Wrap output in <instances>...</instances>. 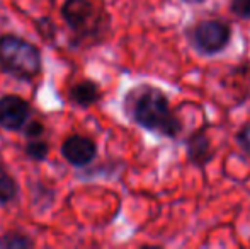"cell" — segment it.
Returning <instances> with one entry per match:
<instances>
[{"instance_id": "9c48e42d", "label": "cell", "mask_w": 250, "mask_h": 249, "mask_svg": "<svg viewBox=\"0 0 250 249\" xmlns=\"http://www.w3.org/2000/svg\"><path fill=\"white\" fill-rule=\"evenodd\" d=\"M34 239L22 230H7L0 236V249H31Z\"/></svg>"}, {"instance_id": "4fadbf2b", "label": "cell", "mask_w": 250, "mask_h": 249, "mask_svg": "<svg viewBox=\"0 0 250 249\" xmlns=\"http://www.w3.org/2000/svg\"><path fill=\"white\" fill-rule=\"evenodd\" d=\"M44 130H46V128H44V125L41 123V121L29 120L21 133H22V135L26 136L27 140H31V138H41V136L44 135Z\"/></svg>"}, {"instance_id": "8fae6325", "label": "cell", "mask_w": 250, "mask_h": 249, "mask_svg": "<svg viewBox=\"0 0 250 249\" xmlns=\"http://www.w3.org/2000/svg\"><path fill=\"white\" fill-rule=\"evenodd\" d=\"M189 154H191V159L198 164H204L209 159V143L204 138L203 135H198L191 140V145H189Z\"/></svg>"}, {"instance_id": "6da1fadb", "label": "cell", "mask_w": 250, "mask_h": 249, "mask_svg": "<svg viewBox=\"0 0 250 249\" xmlns=\"http://www.w3.org/2000/svg\"><path fill=\"white\" fill-rule=\"evenodd\" d=\"M125 108L128 116L136 125L150 132L175 136L181 128L177 118L170 113L167 96L155 87L142 86L129 91L125 97Z\"/></svg>"}, {"instance_id": "30bf717a", "label": "cell", "mask_w": 250, "mask_h": 249, "mask_svg": "<svg viewBox=\"0 0 250 249\" xmlns=\"http://www.w3.org/2000/svg\"><path fill=\"white\" fill-rule=\"evenodd\" d=\"M24 154H26L27 159L34 160V162H43V160L48 159L50 145L43 138H31L24 145Z\"/></svg>"}, {"instance_id": "8992f818", "label": "cell", "mask_w": 250, "mask_h": 249, "mask_svg": "<svg viewBox=\"0 0 250 249\" xmlns=\"http://www.w3.org/2000/svg\"><path fill=\"white\" fill-rule=\"evenodd\" d=\"M230 40V29L220 21H203L194 31L196 46L204 53H216L223 50Z\"/></svg>"}, {"instance_id": "2e32d148", "label": "cell", "mask_w": 250, "mask_h": 249, "mask_svg": "<svg viewBox=\"0 0 250 249\" xmlns=\"http://www.w3.org/2000/svg\"><path fill=\"white\" fill-rule=\"evenodd\" d=\"M186 2H189V3H199V2H203V0H186Z\"/></svg>"}, {"instance_id": "5b68a950", "label": "cell", "mask_w": 250, "mask_h": 249, "mask_svg": "<svg viewBox=\"0 0 250 249\" xmlns=\"http://www.w3.org/2000/svg\"><path fill=\"white\" fill-rule=\"evenodd\" d=\"M62 157L73 167H87L92 164V160L97 156V143L92 138L85 135H70L63 140L62 147H60Z\"/></svg>"}, {"instance_id": "277c9868", "label": "cell", "mask_w": 250, "mask_h": 249, "mask_svg": "<svg viewBox=\"0 0 250 249\" xmlns=\"http://www.w3.org/2000/svg\"><path fill=\"white\" fill-rule=\"evenodd\" d=\"M33 108L19 94L0 96V128L5 132H22L31 120Z\"/></svg>"}, {"instance_id": "ba28073f", "label": "cell", "mask_w": 250, "mask_h": 249, "mask_svg": "<svg viewBox=\"0 0 250 249\" xmlns=\"http://www.w3.org/2000/svg\"><path fill=\"white\" fill-rule=\"evenodd\" d=\"M21 186L16 181V178L3 167L0 162V205H9L19 198Z\"/></svg>"}, {"instance_id": "3957f363", "label": "cell", "mask_w": 250, "mask_h": 249, "mask_svg": "<svg viewBox=\"0 0 250 249\" xmlns=\"http://www.w3.org/2000/svg\"><path fill=\"white\" fill-rule=\"evenodd\" d=\"M0 70L17 80L29 82L43 70L41 50L17 34H0Z\"/></svg>"}, {"instance_id": "52a82bcc", "label": "cell", "mask_w": 250, "mask_h": 249, "mask_svg": "<svg viewBox=\"0 0 250 249\" xmlns=\"http://www.w3.org/2000/svg\"><path fill=\"white\" fill-rule=\"evenodd\" d=\"M101 99V87L96 80H80L68 89V101L77 108H90Z\"/></svg>"}, {"instance_id": "7c38bea8", "label": "cell", "mask_w": 250, "mask_h": 249, "mask_svg": "<svg viewBox=\"0 0 250 249\" xmlns=\"http://www.w3.org/2000/svg\"><path fill=\"white\" fill-rule=\"evenodd\" d=\"M36 31H38V34H40L43 40H46V41H53L56 38V24L53 23V19L51 17H48V16H43V17H40V19L36 21Z\"/></svg>"}, {"instance_id": "5bb4252c", "label": "cell", "mask_w": 250, "mask_h": 249, "mask_svg": "<svg viewBox=\"0 0 250 249\" xmlns=\"http://www.w3.org/2000/svg\"><path fill=\"white\" fill-rule=\"evenodd\" d=\"M231 9L237 16L250 19V0H231Z\"/></svg>"}, {"instance_id": "9a60e30c", "label": "cell", "mask_w": 250, "mask_h": 249, "mask_svg": "<svg viewBox=\"0 0 250 249\" xmlns=\"http://www.w3.org/2000/svg\"><path fill=\"white\" fill-rule=\"evenodd\" d=\"M238 143L245 149V152L250 154V126L244 128L240 133H238Z\"/></svg>"}, {"instance_id": "7a4b0ae2", "label": "cell", "mask_w": 250, "mask_h": 249, "mask_svg": "<svg viewBox=\"0 0 250 249\" xmlns=\"http://www.w3.org/2000/svg\"><path fill=\"white\" fill-rule=\"evenodd\" d=\"M60 12L72 33V46L99 43L109 27L107 14L92 0H65Z\"/></svg>"}]
</instances>
